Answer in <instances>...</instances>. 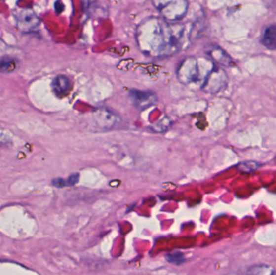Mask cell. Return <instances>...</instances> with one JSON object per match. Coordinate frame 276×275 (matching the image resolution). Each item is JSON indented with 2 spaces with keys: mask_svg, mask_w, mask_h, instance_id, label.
<instances>
[{
  "mask_svg": "<svg viewBox=\"0 0 276 275\" xmlns=\"http://www.w3.org/2000/svg\"><path fill=\"white\" fill-rule=\"evenodd\" d=\"M79 174H74L67 178V186H73L79 182Z\"/></svg>",
  "mask_w": 276,
  "mask_h": 275,
  "instance_id": "9a60e30c",
  "label": "cell"
},
{
  "mask_svg": "<svg viewBox=\"0 0 276 275\" xmlns=\"http://www.w3.org/2000/svg\"><path fill=\"white\" fill-rule=\"evenodd\" d=\"M203 26L199 19L178 24L160 18H147L137 26V45L142 53L152 58L170 57L188 47L203 30Z\"/></svg>",
  "mask_w": 276,
  "mask_h": 275,
  "instance_id": "6da1fadb",
  "label": "cell"
},
{
  "mask_svg": "<svg viewBox=\"0 0 276 275\" xmlns=\"http://www.w3.org/2000/svg\"><path fill=\"white\" fill-rule=\"evenodd\" d=\"M213 66L212 62L204 58L186 57L178 66L177 78L185 86L202 88L206 78Z\"/></svg>",
  "mask_w": 276,
  "mask_h": 275,
  "instance_id": "7a4b0ae2",
  "label": "cell"
},
{
  "mask_svg": "<svg viewBox=\"0 0 276 275\" xmlns=\"http://www.w3.org/2000/svg\"><path fill=\"white\" fill-rule=\"evenodd\" d=\"M129 99L131 103L137 109L144 110L150 108L157 102V95L151 91L145 90H132L129 91Z\"/></svg>",
  "mask_w": 276,
  "mask_h": 275,
  "instance_id": "8992f818",
  "label": "cell"
},
{
  "mask_svg": "<svg viewBox=\"0 0 276 275\" xmlns=\"http://www.w3.org/2000/svg\"><path fill=\"white\" fill-rule=\"evenodd\" d=\"M95 114V119L97 120L98 125L100 128H112V126L118 121V117H116L115 115L109 111L99 110Z\"/></svg>",
  "mask_w": 276,
  "mask_h": 275,
  "instance_id": "9c48e42d",
  "label": "cell"
},
{
  "mask_svg": "<svg viewBox=\"0 0 276 275\" xmlns=\"http://www.w3.org/2000/svg\"><path fill=\"white\" fill-rule=\"evenodd\" d=\"M248 274L251 275H273L276 274V271L272 267H268L265 265L261 266H255L249 269Z\"/></svg>",
  "mask_w": 276,
  "mask_h": 275,
  "instance_id": "7c38bea8",
  "label": "cell"
},
{
  "mask_svg": "<svg viewBox=\"0 0 276 275\" xmlns=\"http://www.w3.org/2000/svg\"><path fill=\"white\" fill-rule=\"evenodd\" d=\"M228 81L229 79L225 71L218 66H214L208 73L201 89L205 92L216 94L226 88Z\"/></svg>",
  "mask_w": 276,
  "mask_h": 275,
  "instance_id": "277c9868",
  "label": "cell"
},
{
  "mask_svg": "<svg viewBox=\"0 0 276 275\" xmlns=\"http://www.w3.org/2000/svg\"><path fill=\"white\" fill-rule=\"evenodd\" d=\"M52 184L56 187H63L67 186V180H64L62 178H55V179H53Z\"/></svg>",
  "mask_w": 276,
  "mask_h": 275,
  "instance_id": "2e32d148",
  "label": "cell"
},
{
  "mask_svg": "<svg viewBox=\"0 0 276 275\" xmlns=\"http://www.w3.org/2000/svg\"><path fill=\"white\" fill-rule=\"evenodd\" d=\"M51 87L57 96L67 95L71 88V81L67 76L58 75L56 76L51 83Z\"/></svg>",
  "mask_w": 276,
  "mask_h": 275,
  "instance_id": "ba28073f",
  "label": "cell"
},
{
  "mask_svg": "<svg viewBox=\"0 0 276 275\" xmlns=\"http://www.w3.org/2000/svg\"><path fill=\"white\" fill-rule=\"evenodd\" d=\"M16 24L20 30L23 32L33 31L40 24V20L34 10L31 8L19 9L14 12Z\"/></svg>",
  "mask_w": 276,
  "mask_h": 275,
  "instance_id": "5b68a950",
  "label": "cell"
},
{
  "mask_svg": "<svg viewBox=\"0 0 276 275\" xmlns=\"http://www.w3.org/2000/svg\"><path fill=\"white\" fill-rule=\"evenodd\" d=\"M166 259L167 260V262L175 265H181L185 262L184 255L180 252L167 253L166 255Z\"/></svg>",
  "mask_w": 276,
  "mask_h": 275,
  "instance_id": "4fadbf2b",
  "label": "cell"
},
{
  "mask_svg": "<svg viewBox=\"0 0 276 275\" xmlns=\"http://www.w3.org/2000/svg\"><path fill=\"white\" fill-rule=\"evenodd\" d=\"M152 4L168 22L183 20L188 12V0H151Z\"/></svg>",
  "mask_w": 276,
  "mask_h": 275,
  "instance_id": "3957f363",
  "label": "cell"
},
{
  "mask_svg": "<svg viewBox=\"0 0 276 275\" xmlns=\"http://www.w3.org/2000/svg\"><path fill=\"white\" fill-rule=\"evenodd\" d=\"M258 167H259V164L254 162V161H244V162L239 165L240 170L243 172H247V173L254 171L258 169Z\"/></svg>",
  "mask_w": 276,
  "mask_h": 275,
  "instance_id": "5bb4252c",
  "label": "cell"
},
{
  "mask_svg": "<svg viewBox=\"0 0 276 275\" xmlns=\"http://www.w3.org/2000/svg\"><path fill=\"white\" fill-rule=\"evenodd\" d=\"M206 53L210 58L217 64L224 66H232L234 64L232 57H230L226 51L216 44H210L206 48Z\"/></svg>",
  "mask_w": 276,
  "mask_h": 275,
  "instance_id": "52a82bcc",
  "label": "cell"
},
{
  "mask_svg": "<svg viewBox=\"0 0 276 275\" xmlns=\"http://www.w3.org/2000/svg\"><path fill=\"white\" fill-rule=\"evenodd\" d=\"M262 43L267 49L270 50H276V24L270 25L264 30L262 37Z\"/></svg>",
  "mask_w": 276,
  "mask_h": 275,
  "instance_id": "30bf717a",
  "label": "cell"
},
{
  "mask_svg": "<svg viewBox=\"0 0 276 275\" xmlns=\"http://www.w3.org/2000/svg\"><path fill=\"white\" fill-rule=\"evenodd\" d=\"M16 69V62L11 57L0 59V73H11Z\"/></svg>",
  "mask_w": 276,
  "mask_h": 275,
  "instance_id": "8fae6325",
  "label": "cell"
}]
</instances>
